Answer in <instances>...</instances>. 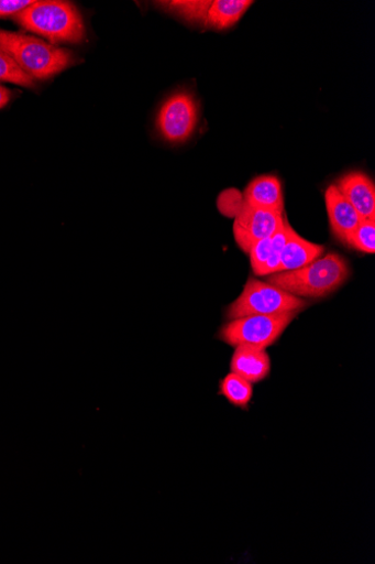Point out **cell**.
I'll list each match as a JSON object with an SVG mask.
<instances>
[{
  "instance_id": "2e32d148",
  "label": "cell",
  "mask_w": 375,
  "mask_h": 564,
  "mask_svg": "<svg viewBox=\"0 0 375 564\" xmlns=\"http://www.w3.org/2000/svg\"><path fill=\"white\" fill-rule=\"evenodd\" d=\"M161 4L189 22H205L211 2L210 0H189V2L181 0V2H164Z\"/></svg>"
},
{
  "instance_id": "d6986e66",
  "label": "cell",
  "mask_w": 375,
  "mask_h": 564,
  "mask_svg": "<svg viewBox=\"0 0 375 564\" xmlns=\"http://www.w3.org/2000/svg\"><path fill=\"white\" fill-rule=\"evenodd\" d=\"M272 239L273 237L258 240L253 245L249 252L252 271L257 276L260 275V272L262 271L267 260H269L272 252Z\"/></svg>"
},
{
  "instance_id": "ba28073f",
  "label": "cell",
  "mask_w": 375,
  "mask_h": 564,
  "mask_svg": "<svg viewBox=\"0 0 375 564\" xmlns=\"http://www.w3.org/2000/svg\"><path fill=\"white\" fill-rule=\"evenodd\" d=\"M335 185L362 219H375V187L366 174L350 173Z\"/></svg>"
},
{
  "instance_id": "7a4b0ae2",
  "label": "cell",
  "mask_w": 375,
  "mask_h": 564,
  "mask_svg": "<svg viewBox=\"0 0 375 564\" xmlns=\"http://www.w3.org/2000/svg\"><path fill=\"white\" fill-rule=\"evenodd\" d=\"M0 50H3L24 73L38 80L56 76L76 63L75 55L67 48L5 30H0Z\"/></svg>"
},
{
  "instance_id": "7c38bea8",
  "label": "cell",
  "mask_w": 375,
  "mask_h": 564,
  "mask_svg": "<svg viewBox=\"0 0 375 564\" xmlns=\"http://www.w3.org/2000/svg\"><path fill=\"white\" fill-rule=\"evenodd\" d=\"M324 251V246L304 239L288 225V237L278 273L301 269L321 258Z\"/></svg>"
},
{
  "instance_id": "5bb4252c",
  "label": "cell",
  "mask_w": 375,
  "mask_h": 564,
  "mask_svg": "<svg viewBox=\"0 0 375 564\" xmlns=\"http://www.w3.org/2000/svg\"><path fill=\"white\" fill-rule=\"evenodd\" d=\"M220 394L232 405L249 410L253 399V384L231 372L220 382Z\"/></svg>"
},
{
  "instance_id": "6da1fadb",
  "label": "cell",
  "mask_w": 375,
  "mask_h": 564,
  "mask_svg": "<svg viewBox=\"0 0 375 564\" xmlns=\"http://www.w3.org/2000/svg\"><path fill=\"white\" fill-rule=\"evenodd\" d=\"M350 274L342 256L331 252L301 269L267 275V283L300 299H320L340 289Z\"/></svg>"
},
{
  "instance_id": "9a60e30c",
  "label": "cell",
  "mask_w": 375,
  "mask_h": 564,
  "mask_svg": "<svg viewBox=\"0 0 375 564\" xmlns=\"http://www.w3.org/2000/svg\"><path fill=\"white\" fill-rule=\"evenodd\" d=\"M355 250L374 253L375 251V219H362L356 229L344 241Z\"/></svg>"
},
{
  "instance_id": "277c9868",
  "label": "cell",
  "mask_w": 375,
  "mask_h": 564,
  "mask_svg": "<svg viewBox=\"0 0 375 564\" xmlns=\"http://www.w3.org/2000/svg\"><path fill=\"white\" fill-rule=\"evenodd\" d=\"M308 303L283 289L250 278L241 295L227 310V318L234 321L247 316H271L300 313Z\"/></svg>"
},
{
  "instance_id": "ac0fdd59",
  "label": "cell",
  "mask_w": 375,
  "mask_h": 564,
  "mask_svg": "<svg viewBox=\"0 0 375 564\" xmlns=\"http://www.w3.org/2000/svg\"><path fill=\"white\" fill-rule=\"evenodd\" d=\"M288 220L285 218L284 225L277 230L272 239V252L269 260L265 263L258 276H267L278 273L282 260V253L288 237Z\"/></svg>"
},
{
  "instance_id": "ffe728a7",
  "label": "cell",
  "mask_w": 375,
  "mask_h": 564,
  "mask_svg": "<svg viewBox=\"0 0 375 564\" xmlns=\"http://www.w3.org/2000/svg\"><path fill=\"white\" fill-rule=\"evenodd\" d=\"M33 3V0H0V19L16 17Z\"/></svg>"
},
{
  "instance_id": "e0dca14e",
  "label": "cell",
  "mask_w": 375,
  "mask_h": 564,
  "mask_svg": "<svg viewBox=\"0 0 375 564\" xmlns=\"http://www.w3.org/2000/svg\"><path fill=\"white\" fill-rule=\"evenodd\" d=\"M0 82H8L27 88H33L35 82L8 55L0 50Z\"/></svg>"
},
{
  "instance_id": "4fadbf2b",
  "label": "cell",
  "mask_w": 375,
  "mask_h": 564,
  "mask_svg": "<svg viewBox=\"0 0 375 564\" xmlns=\"http://www.w3.org/2000/svg\"><path fill=\"white\" fill-rule=\"evenodd\" d=\"M252 4L251 0H216L211 2L203 23L208 29L228 30L243 18Z\"/></svg>"
},
{
  "instance_id": "44dd1931",
  "label": "cell",
  "mask_w": 375,
  "mask_h": 564,
  "mask_svg": "<svg viewBox=\"0 0 375 564\" xmlns=\"http://www.w3.org/2000/svg\"><path fill=\"white\" fill-rule=\"evenodd\" d=\"M11 97L12 91L9 88L0 85V109H3L9 105Z\"/></svg>"
},
{
  "instance_id": "30bf717a",
  "label": "cell",
  "mask_w": 375,
  "mask_h": 564,
  "mask_svg": "<svg viewBox=\"0 0 375 564\" xmlns=\"http://www.w3.org/2000/svg\"><path fill=\"white\" fill-rule=\"evenodd\" d=\"M326 202L332 232L344 242L360 225L362 218L335 184L327 189Z\"/></svg>"
},
{
  "instance_id": "8992f818",
  "label": "cell",
  "mask_w": 375,
  "mask_h": 564,
  "mask_svg": "<svg viewBox=\"0 0 375 564\" xmlns=\"http://www.w3.org/2000/svg\"><path fill=\"white\" fill-rule=\"evenodd\" d=\"M198 122L197 102L190 94L177 93L161 108L156 126L167 141L181 143L194 133Z\"/></svg>"
},
{
  "instance_id": "9c48e42d",
  "label": "cell",
  "mask_w": 375,
  "mask_h": 564,
  "mask_svg": "<svg viewBox=\"0 0 375 564\" xmlns=\"http://www.w3.org/2000/svg\"><path fill=\"white\" fill-rule=\"evenodd\" d=\"M231 372L252 384L262 382L272 373V358L265 349L235 347L231 360Z\"/></svg>"
},
{
  "instance_id": "3957f363",
  "label": "cell",
  "mask_w": 375,
  "mask_h": 564,
  "mask_svg": "<svg viewBox=\"0 0 375 564\" xmlns=\"http://www.w3.org/2000/svg\"><path fill=\"white\" fill-rule=\"evenodd\" d=\"M25 30L45 36L52 43H80L86 28L75 6L60 0H37L14 17Z\"/></svg>"
},
{
  "instance_id": "52a82bcc",
  "label": "cell",
  "mask_w": 375,
  "mask_h": 564,
  "mask_svg": "<svg viewBox=\"0 0 375 564\" xmlns=\"http://www.w3.org/2000/svg\"><path fill=\"white\" fill-rule=\"evenodd\" d=\"M285 218L284 214L255 209L242 204L233 225L235 241L249 253L255 242L273 237L284 225Z\"/></svg>"
},
{
  "instance_id": "8fae6325",
  "label": "cell",
  "mask_w": 375,
  "mask_h": 564,
  "mask_svg": "<svg viewBox=\"0 0 375 564\" xmlns=\"http://www.w3.org/2000/svg\"><path fill=\"white\" fill-rule=\"evenodd\" d=\"M247 207L284 214L283 186L276 176H260L253 180L243 195Z\"/></svg>"
},
{
  "instance_id": "5b68a950",
  "label": "cell",
  "mask_w": 375,
  "mask_h": 564,
  "mask_svg": "<svg viewBox=\"0 0 375 564\" xmlns=\"http://www.w3.org/2000/svg\"><path fill=\"white\" fill-rule=\"evenodd\" d=\"M298 313L271 316H247L223 325L218 338L232 346L266 349L275 345L291 325Z\"/></svg>"
}]
</instances>
